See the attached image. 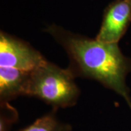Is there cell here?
<instances>
[{"instance_id": "3", "label": "cell", "mask_w": 131, "mask_h": 131, "mask_svg": "<svg viewBox=\"0 0 131 131\" xmlns=\"http://www.w3.org/2000/svg\"><path fill=\"white\" fill-rule=\"evenodd\" d=\"M45 61V58L28 43L1 31L0 66L32 71Z\"/></svg>"}, {"instance_id": "7", "label": "cell", "mask_w": 131, "mask_h": 131, "mask_svg": "<svg viewBox=\"0 0 131 131\" xmlns=\"http://www.w3.org/2000/svg\"><path fill=\"white\" fill-rule=\"evenodd\" d=\"M0 106V131H9L12 125L18 120V114L9 102H1Z\"/></svg>"}, {"instance_id": "2", "label": "cell", "mask_w": 131, "mask_h": 131, "mask_svg": "<svg viewBox=\"0 0 131 131\" xmlns=\"http://www.w3.org/2000/svg\"><path fill=\"white\" fill-rule=\"evenodd\" d=\"M74 78L69 69L45 61L31 72L25 95L39 98L54 109L74 106L80 93Z\"/></svg>"}, {"instance_id": "4", "label": "cell", "mask_w": 131, "mask_h": 131, "mask_svg": "<svg viewBox=\"0 0 131 131\" xmlns=\"http://www.w3.org/2000/svg\"><path fill=\"white\" fill-rule=\"evenodd\" d=\"M131 24V0H114L104 9L101 26L95 39L118 44Z\"/></svg>"}, {"instance_id": "1", "label": "cell", "mask_w": 131, "mask_h": 131, "mask_svg": "<svg viewBox=\"0 0 131 131\" xmlns=\"http://www.w3.org/2000/svg\"><path fill=\"white\" fill-rule=\"evenodd\" d=\"M68 54L69 69L74 77L90 78L101 82L124 98L131 108L126 77L131 59L125 56L118 44L105 43L67 31L56 24L45 30Z\"/></svg>"}, {"instance_id": "6", "label": "cell", "mask_w": 131, "mask_h": 131, "mask_svg": "<svg viewBox=\"0 0 131 131\" xmlns=\"http://www.w3.org/2000/svg\"><path fill=\"white\" fill-rule=\"evenodd\" d=\"M55 110L39 118L31 125L19 131H71L70 125L62 123L58 120Z\"/></svg>"}, {"instance_id": "5", "label": "cell", "mask_w": 131, "mask_h": 131, "mask_svg": "<svg viewBox=\"0 0 131 131\" xmlns=\"http://www.w3.org/2000/svg\"><path fill=\"white\" fill-rule=\"evenodd\" d=\"M31 71L0 66V101L9 102L25 91Z\"/></svg>"}]
</instances>
